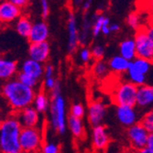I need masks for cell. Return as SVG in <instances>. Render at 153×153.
<instances>
[{
	"label": "cell",
	"mask_w": 153,
	"mask_h": 153,
	"mask_svg": "<svg viewBox=\"0 0 153 153\" xmlns=\"http://www.w3.org/2000/svg\"><path fill=\"white\" fill-rule=\"evenodd\" d=\"M0 94L12 109V113H18L32 105L36 90L24 85L19 80L13 78L1 85Z\"/></svg>",
	"instance_id": "6da1fadb"
},
{
	"label": "cell",
	"mask_w": 153,
	"mask_h": 153,
	"mask_svg": "<svg viewBox=\"0 0 153 153\" xmlns=\"http://www.w3.org/2000/svg\"><path fill=\"white\" fill-rule=\"evenodd\" d=\"M22 129L16 113L6 117L0 124V149L1 153L20 151L19 135Z\"/></svg>",
	"instance_id": "7a4b0ae2"
},
{
	"label": "cell",
	"mask_w": 153,
	"mask_h": 153,
	"mask_svg": "<svg viewBox=\"0 0 153 153\" xmlns=\"http://www.w3.org/2000/svg\"><path fill=\"white\" fill-rule=\"evenodd\" d=\"M50 123L52 129L60 135L65 134L67 130V110L66 102L62 94L51 98Z\"/></svg>",
	"instance_id": "3957f363"
},
{
	"label": "cell",
	"mask_w": 153,
	"mask_h": 153,
	"mask_svg": "<svg viewBox=\"0 0 153 153\" xmlns=\"http://www.w3.org/2000/svg\"><path fill=\"white\" fill-rule=\"evenodd\" d=\"M43 143V131L40 128H22L19 135V148L21 152L39 153Z\"/></svg>",
	"instance_id": "277c9868"
},
{
	"label": "cell",
	"mask_w": 153,
	"mask_h": 153,
	"mask_svg": "<svg viewBox=\"0 0 153 153\" xmlns=\"http://www.w3.org/2000/svg\"><path fill=\"white\" fill-rule=\"evenodd\" d=\"M134 42L136 47L137 57L152 62L153 60L152 27H138L134 38Z\"/></svg>",
	"instance_id": "5b68a950"
},
{
	"label": "cell",
	"mask_w": 153,
	"mask_h": 153,
	"mask_svg": "<svg viewBox=\"0 0 153 153\" xmlns=\"http://www.w3.org/2000/svg\"><path fill=\"white\" fill-rule=\"evenodd\" d=\"M137 86L130 82H124L117 85L112 94L114 104L117 105L135 106Z\"/></svg>",
	"instance_id": "8992f818"
},
{
	"label": "cell",
	"mask_w": 153,
	"mask_h": 153,
	"mask_svg": "<svg viewBox=\"0 0 153 153\" xmlns=\"http://www.w3.org/2000/svg\"><path fill=\"white\" fill-rule=\"evenodd\" d=\"M116 117L117 121L126 128L133 126L140 120V115L136 106L117 105L116 109Z\"/></svg>",
	"instance_id": "52a82bcc"
},
{
	"label": "cell",
	"mask_w": 153,
	"mask_h": 153,
	"mask_svg": "<svg viewBox=\"0 0 153 153\" xmlns=\"http://www.w3.org/2000/svg\"><path fill=\"white\" fill-rule=\"evenodd\" d=\"M127 134L131 146L136 149H140L146 146L147 138L149 133L142 127L140 122H137L133 126L128 128Z\"/></svg>",
	"instance_id": "ba28073f"
},
{
	"label": "cell",
	"mask_w": 153,
	"mask_h": 153,
	"mask_svg": "<svg viewBox=\"0 0 153 153\" xmlns=\"http://www.w3.org/2000/svg\"><path fill=\"white\" fill-rule=\"evenodd\" d=\"M107 108L103 102L93 101L89 104L87 108V117L88 122L91 126L96 127L103 125V122L106 117Z\"/></svg>",
	"instance_id": "9c48e42d"
},
{
	"label": "cell",
	"mask_w": 153,
	"mask_h": 153,
	"mask_svg": "<svg viewBox=\"0 0 153 153\" xmlns=\"http://www.w3.org/2000/svg\"><path fill=\"white\" fill-rule=\"evenodd\" d=\"M17 117L22 128H35L39 127L40 123V114L30 105L16 113Z\"/></svg>",
	"instance_id": "30bf717a"
},
{
	"label": "cell",
	"mask_w": 153,
	"mask_h": 153,
	"mask_svg": "<svg viewBox=\"0 0 153 153\" xmlns=\"http://www.w3.org/2000/svg\"><path fill=\"white\" fill-rule=\"evenodd\" d=\"M67 29H68V44L67 49L70 54L74 53L79 47V33L77 30L76 19L73 12L69 13L67 20Z\"/></svg>",
	"instance_id": "8fae6325"
},
{
	"label": "cell",
	"mask_w": 153,
	"mask_h": 153,
	"mask_svg": "<svg viewBox=\"0 0 153 153\" xmlns=\"http://www.w3.org/2000/svg\"><path fill=\"white\" fill-rule=\"evenodd\" d=\"M51 47L48 41L39 43H32L29 48V56L30 59L38 62L39 63H46L50 58Z\"/></svg>",
	"instance_id": "7c38bea8"
},
{
	"label": "cell",
	"mask_w": 153,
	"mask_h": 153,
	"mask_svg": "<svg viewBox=\"0 0 153 153\" xmlns=\"http://www.w3.org/2000/svg\"><path fill=\"white\" fill-rule=\"evenodd\" d=\"M21 15V9L8 2L7 0L0 2V25L8 24L19 19Z\"/></svg>",
	"instance_id": "4fadbf2b"
},
{
	"label": "cell",
	"mask_w": 153,
	"mask_h": 153,
	"mask_svg": "<svg viewBox=\"0 0 153 153\" xmlns=\"http://www.w3.org/2000/svg\"><path fill=\"white\" fill-rule=\"evenodd\" d=\"M19 73L18 62L0 55V82L15 78Z\"/></svg>",
	"instance_id": "5bb4252c"
},
{
	"label": "cell",
	"mask_w": 153,
	"mask_h": 153,
	"mask_svg": "<svg viewBox=\"0 0 153 153\" xmlns=\"http://www.w3.org/2000/svg\"><path fill=\"white\" fill-rule=\"evenodd\" d=\"M153 104V87L149 85H143L138 86L136 94V105L142 109L149 108Z\"/></svg>",
	"instance_id": "9a60e30c"
},
{
	"label": "cell",
	"mask_w": 153,
	"mask_h": 153,
	"mask_svg": "<svg viewBox=\"0 0 153 153\" xmlns=\"http://www.w3.org/2000/svg\"><path fill=\"white\" fill-rule=\"evenodd\" d=\"M110 141L106 128L104 125L96 126L92 130V144L96 150H104Z\"/></svg>",
	"instance_id": "2e32d148"
},
{
	"label": "cell",
	"mask_w": 153,
	"mask_h": 153,
	"mask_svg": "<svg viewBox=\"0 0 153 153\" xmlns=\"http://www.w3.org/2000/svg\"><path fill=\"white\" fill-rule=\"evenodd\" d=\"M49 38V27L46 22L39 21L32 24L30 32L27 37L30 43H39L47 41Z\"/></svg>",
	"instance_id": "e0dca14e"
},
{
	"label": "cell",
	"mask_w": 153,
	"mask_h": 153,
	"mask_svg": "<svg viewBox=\"0 0 153 153\" xmlns=\"http://www.w3.org/2000/svg\"><path fill=\"white\" fill-rule=\"evenodd\" d=\"M19 72L30 75L39 81H41V79L43 78L44 64L35 62L31 59H27L22 62L20 70Z\"/></svg>",
	"instance_id": "ac0fdd59"
},
{
	"label": "cell",
	"mask_w": 153,
	"mask_h": 153,
	"mask_svg": "<svg viewBox=\"0 0 153 153\" xmlns=\"http://www.w3.org/2000/svg\"><path fill=\"white\" fill-rule=\"evenodd\" d=\"M51 105V97L49 94L42 89L36 92L32 106L36 109L39 114H45L49 111Z\"/></svg>",
	"instance_id": "d6986e66"
},
{
	"label": "cell",
	"mask_w": 153,
	"mask_h": 153,
	"mask_svg": "<svg viewBox=\"0 0 153 153\" xmlns=\"http://www.w3.org/2000/svg\"><path fill=\"white\" fill-rule=\"evenodd\" d=\"M151 67H152V62L136 57L134 60L129 62V66H128V71L137 73V74H140L147 76L151 70Z\"/></svg>",
	"instance_id": "ffe728a7"
},
{
	"label": "cell",
	"mask_w": 153,
	"mask_h": 153,
	"mask_svg": "<svg viewBox=\"0 0 153 153\" xmlns=\"http://www.w3.org/2000/svg\"><path fill=\"white\" fill-rule=\"evenodd\" d=\"M107 65L109 70L116 74H126L129 66V62L120 55H116L109 60Z\"/></svg>",
	"instance_id": "44dd1931"
},
{
	"label": "cell",
	"mask_w": 153,
	"mask_h": 153,
	"mask_svg": "<svg viewBox=\"0 0 153 153\" xmlns=\"http://www.w3.org/2000/svg\"><path fill=\"white\" fill-rule=\"evenodd\" d=\"M119 55L128 60V62H131L134 60L136 55V47L133 39H127L123 40L119 45Z\"/></svg>",
	"instance_id": "7402d4cb"
},
{
	"label": "cell",
	"mask_w": 153,
	"mask_h": 153,
	"mask_svg": "<svg viewBox=\"0 0 153 153\" xmlns=\"http://www.w3.org/2000/svg\"><path fill=\"white\" fill-rule=\"evenodd\" d=\"M67 127L74 137L81 138L85 135V124L82 119L70 116L67 118Z\"/></svg>",
	"instance_id": "603a6c76"
},
{
	"label": "cell",
	"mask_w": 153,
	"mask_h": 153,
	"mask_svg": "<svg viewBox=\"0 0 153 153\" xmlns=\"http://www.w3.org/2000/svg\"><path fill=\"white\" fill-rule=\"evenodd\" d=\"M31 27H32V23L30 19L26 16H22L19 17L18 19V22L16 24V30L21 37L27 39L31 30Z\"/></svg>",
	"instance_id": "cb8c5ba5"
},
{
	"label": "cell",
	"mask_w": 153,
	"mask_h": 153,
	"mask_svg": "<svg viewBox=\"0 0 153 153\" xmlns=\"http://www.w3.org/2000/svg\"><path fill=\"white\" fill-rule=\"evenodd\" d=\"M17 80H19L21 83H23L24 85L30 87V88H32L34 90H36L38 88V86H39L40 85V81L30 76V75H27L23 73H20L19 72L15 77Z\"/></svg>",
	"instance_id": "d4e9b609"
},
{
	"label": "cell",
	"mask_w": 153,
	"mask_h": 153,
	"mask_svg": "<svg viewBox=\"0 0 153 153\" xmlns=\"http://www.w3.org/2000/svg\"><path fill=\"white\" fill-rule=\"evenodd\" d=\"M108 72H109V68L105 62H104L103 60H99L94 62L93 66V74H94V76L103 78L107 75Z\"/></svg>",
	"instance_id": "484cf974"
},
{
	"label": "cell",
	"mask_w": 153,
	"mask_h": 153,
	"mask_svg": "<svg viewBox=\"0 0 153 153\" xmlns=\"http://www.w3.org/2000/svg\"><path fill=\"white\" fill-rule=\"evenodd\" d=\"M140 123L142 127L150 134L153 133V111L149 110L141 117Z\"/></svg>",
	"instance_id": "4316f807"
},
{
	"label": "cell",
	"mask_w": 153,
	"mask_h": 153,
	"mask_svg": "<svg viewBox=\"0 0 153 153\" xmlns=\"http://www.w3.org/2000/svg\"><path fill=\"white\" fill-rule=\"evenodd\" d=\"M70 116L76 118L82 119L85 116V108L83 106V105L80 103L74 104L70 108Z\"/></svg>",
	"instance_id": "83f0119b"
},
{
	"label": "cell",
	"mask_w": 153,
	"mask_h": 153,
	"mask_svg": "<svg viewBox=\"0 0 153 153\" xmlns=\"http://www.w3.org/2000/svg\"><path fill=\"white\" fill-rule=\"evenodd\" d=\"M109 20L108 18L103 16V15H100L96 18V19L94 20V26H93V35L94 37H97L100 33H101V29L102 27L104 26V24Z\"/></svg>",
	"instance_id": "f1b7e54d"
},
{
	"label": "cell",
	"mask_w": 153,
	"mask_h": 153,
	"mask_svg": "<svg viewBox=\"0 0 153 153\" xmlns=\"http://www.w3.org/2000/svg\"><path fill=\"white\" fill-rule=\"evenodd\" d=\"M39 153H60V146L55 142H44Z\"/></svg>",
	"instance_id": "f546056e"
},
{
	"label": "cell",
	"mask_w": 153,
	"mask_h": 153,
	"mask_svg": "<svg viewBox=\"0 0 153 153\" xmlns=\"http://www.w3.org/2000/svg\"><path fill=\"white\" fill-rule=\"evenodd\" d=\"M58 81L56 80L54 76L53 77H47V78H43V82H42V90L47 92L48 94L54 88V86L57 85Z\"/></svg>",
	"instance_id": "4dcf8cb0"
},
{
	"label": "cell",
	"mask_w": 153,
	"mask_h": 153,
	"mask_svg": "<svg viewBox=\"0 0 153 153\" xmlns=\"http://www.w3.org/2000/svg\"><path fill=\"white\" fill-rule=\"evenodd\" d=\"M105 47L102 45H95L94 48L91 50V54H92V58L95 59L96 61L102 60L103 57L105 56Z\"/></svg>",
	"instance_id": "1f68e13d"
},
{
	"label": "cell",
	"mask_w": 153,
	"mask_h": 153,
	"mask_svg": "<svg viewBox=\"0 0 153 153\" xmlns=\"http://www.w3.org/2000/svg\"><path fill=\"white\" fill-rule=\"evenodd\" d=\"M127 22L129 27H131L132 29L137 30L140 27V16L137 15L136 12H132L128 16Z\"/></svg>",
	"instance_id": "d6a6232c"
},
{
	"label": "cell",
	"mask_w": 153,
	"mask_h": 153,
	"mask_svg": "<svg viewBox=\"0 0 153 153\" xmlns=\"http://www.w3.org/2000/svg\"><path fill=\"white\" fill-rule=\"evenodd\" d=\"M79 59L82 63H87L92 60L91 50L88 48H82L79 51Z\"/></svg>",
	"instance_id": "836d02e7"
},
{
	"label": "cell",
	"mask_w": 153,
	"mask_h": 153,
	"mask_svg": "<svg viewBox=\"0 0 153 153\" xmlns=\"http://www.w3.org/2000/svg\"><path fill=\"white\" fill-rule=\"evenodd\" d=\"M55 74V70L53 65L48 63L46 65H44V73H43V78H47V77H53Z\"/></svg>",
	"instance_id": "e575fe53"
},
{
	"label": "cell",
	"mask_w": 153,
	"mask_h": 153,
	"mask_svg": "<svg viewBox=\"0 0 153 153\" xmlns=\"http://www.w3.org/2000/svg\"><path fill=\"white\" fill-rule=\"evenodd\" d=\"M41 3V9H42V18L46 19L50 14V7H49V3L48 0H40Z\"/></svg>",
	"instance_id": "d590c367"
},
{
	"label": "cell",
	"mask_w": 153,
	"mask_h": 153,
	"mask_svg": "<svg viewBox=\"0 0 153 153\" xmlns=\"http://www.w3.org/2000/svg\"><path fill=\"white\" fill-rule=\"evenodd\" d=\"M7 1L12 3L13 5L17 6L20 9L22 7H25L27 5V3H29V0H7Z\"/></svg>",
	"instance_id": "8d00e7d4"
},
{
	"label": "cell",
	"mask_w": 153,
	"mask_h": 153,
	"mask_svg": "<svg viewBox=\"0 0 153 153\" xmlns=\"http://www.w3.org/2000/svg\"><path fill=\"white\" fill-rule=\"evenodd\" d=\"M146 147L149 149H153V133L149 134L148 138H147V142H146Z\"/></svg>",
	"instance_id": "74e56055"
},
{
	"label": "cell",
	"mask_w": 153,
	"mask_h": 153,
	"mask_svg": "<svg viewBox=\"0 0 153 153\" xmlns=\"http://www.w3.org/2000/svg\"><path fill=\"white\" fill-rule=\"evenodd\" d=\"M109 20H107L105 24H104V26L102 27V29H101V32L103 33V34H105V35H108L109 33H110V30H109Z\"/></svg>",
	"instance_id": "f35d334b"
},
{
	"label": "cell",
	"mask_w": 153,
	"mask_h": 153,
	"mask_svg": "<svg viewBox=\"0 0 153 153\" xmlns=\"http://www.w3.org/2000/svg\"><path fill=\"white\" fill-rule=\"evenodd\" d=\"M137 153H153V149H149L148 147H144L142 149H137Z\"/></svg>",
	"instance_id": "ab89813d"
},
{
	"label": "cell",
	"mask_w": 153,
	"mask_h": 153,
	"mask_svg": "<svg viewBox=\"0 0 153 153\" xmlns=\"http://www.w3.org/2000/svg\"><path fill=\"white\" fill-rule=\"evenodd\" d=\"M108 27H109L110 32H117L120 30V27L117 24H112V25H109Z\"/></svg>",
	"instance_id": "60d3db41"
},
{
	"label": "cell",
	"mask_w": 153,
	"mask_h": 153,
	"mask_svg": "<svg viewBox=\"0 0 153 153\" xmlns=\"http://www.w3.org/2000/svg\"><path fill=\"white\" fill-rule=\"evenodd\" d=\"M92 2H93V0H86V1L82 4V9L85 11H87L88 9H90Z\"/></svg>",
	"instance_id": "b9f144b4"
},
{
	"label": "cell",
	"mask_w": 153,
	"mask_h": 153,
	"mask_svg": "<svg viewBox=\"0 0 153 153\" xmlns=\"http://www.w3.org/2000/svg\"><path fill=\"white\" fill-rule=\"evenodd\" d=\"M3 119H4V117H3V115H2L1 110H0V124H1V122H2Z\"/></svg>",
	"instance_id": "7bdbcfd3"
},
{
	"label": "cell",
	"mask_w": 153,
	"mask_h": 153,
	"mask_svg": "<svg viewBox=\"0 0 153 153\" xmlns=\"http://www.w3.org/2000/svg\"><path fill=\"white\" fill-rule=\"evenodd\" d=\"M12 153H22L21 151H18V152H12Z\"/></svg>",
	"instance_id": "ee69618b"
},
{
	"label": "cell",
	"mask_w": 153,
	"mask_h": 153,
	"mask_svg": "<svg viewBox=\"0 0 153 153\" xmlns=\"http://www.w3.org/2000/svg\"><path fill=\"white\" fill-rule=\"evenodd\" d=\"M0 90H1V82H0Z\"/></svg>",
	"instance_id": "f6af8a7d"
},
{
	"label": "cell",
	"mask_w": 153,
	"mask_h": 153,
	"mask_svg": "<svg viewBox=\"0 0 153 153\" xmlns=\"http://www.w3.org/2000/svg\"><path fill=\"white\" fill-rule=\"evenodd\" d=\"M2 1H5V0H0V2H2Z\"/></svg>",
	"instance_id": "bcb514c9"
},
{
	"label": "cell",
	"mask_w": 153,
	"mask_h": 153,
	"mask_svg": "<svg viewBox=\"0 0 153 153\" xmlns=\"http://www.w3.org/2000/svg\"><path fill=\"white\" fill-rule=\"evenodd\" d=\"M0 153H1V149H0Z\"/></svg>",
	"instance_id": "7dc6e473"
},
{
	"label": "cell",
	"mask_w": 153,
	"mask_h": 153,
	"mask_svg": "<svg viewBox=\"0 0 153 153\" xmlns=\"http://www.w3.org/2000/svg\"><path fill=\"white\" fill-rule=\"evenodd\" d=\"M22 153H24V152H22Z\"/></svg>",
	"instance_id": "c3c4849f"
}]
</instances>
